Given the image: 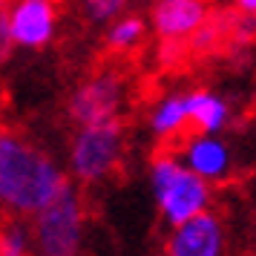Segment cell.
<instances>
[{
	"label": "cell",
	"instance_id": "4",
	"mask_svg": "<svg viewBox=\"0 0 256 256\" xmlns=\"http://www.w3.org/2000/svg\"><path fill=\"white\" fill-rule=\"evenodd\" d=\"M124 162V124L101 121L84 124L70 144V173L78 184H98L116 173Z\"/></svg>",
	"mask_w": 256,
	"mask_h": 256
},
{
	"label": "cell",
	"instance_id": "7",
	"mask_svg": "<svg viewBox=\"0 0 256 256\" xmlns=\"http://www.w3.org/2000/svg\"><path fill=\"white\" fill-rule=\"evenodd\" d=\"M6 26L14 46L44 49L58 29V0H9Z\"/></svg>",
	"mask_w": 256,
	"mask_h": 256
},
{
	"label": "cell",
	"instance_id": "6",
	"mask_svg": "<svg viewBox=\"0 0 256 256\" xmlns=\"http://www.w3.org/2000/svg\"><path fill=\"white\" fill-rule=\"evenodd\" d=\"M224 250H228V224L210 208L170 228V236L164 239L167 256H222Z\"/></svg>",
	"mask_w": 256,
	"mask_h": 256
},
{
	"label": "cell",
	"instance_id": "1",
	"mask_svg": "<svg viewBox=\"0 0 256 256\" xmlns=\"http://www.w3.org/2000/svg\"><path fill=\"white\" fill-rule=\"evenodd\" d=\"M66 173L38 144L0 127V213L32 219L64 187Z\"/></svg>",
	"mask_w": 256,
	"mask_h": 256
},
{
	"label": "cell",
	"instance_id": "9",
	"mask_svg": "<svg viewBox=\"0 0 256 256\" xmlns=\"http://www.w3.org/2000/svg\"><path fill=\"white\" fill-rule=\"evenodd\" d=\"M182 158L208 184H224L233 176V152L219 132H196L182 141Z\"/></svg>",
	"mask_w": 256,
	"mask_h": 256
},
{
	"label": "cell",
	"instance_id": "13",
	"mask_svg": "<svg viewBox=\"0 0 256 256\" xmlns=\"http://www.w3.org/2000/svg\"><path fill=\"white\" fill-rule=\"evenodd\" d=\"M35 250L32 242V224L20 216H3L0 219V256H26Z\"/></svg>",
	"mask_w": 256,
	"mask_h": 256
},
{
	"label": "cell",
	"instance_id": "15",
	"mask_svg": "<svg viewBox=\"0 0 256 256\" xmlns=\"http://www.w3.org/2000/svg\"><path fill=\"white\" fill-rule=\"evenodd\" d=\"M12 46H14V40H12V35H9V26H6V14L0 12V64L6 60L9 52H12Z\"/></svg>",
	"mask_w": 256,
	"mask_h": 256
},
{
	"label": "cell",
	"instance_id": "2",
	"mask_svg": "<svg viewBox=\"0 0 256 256\" xmlns=\"http://www.w3.org/2000/svg\"><path fill=\"white\" fill-rule=\"evenodd\" d=\"M150 187L158 204V216L167 228H176L182 222L193 219L196 213L208 210L213 198V184L193 173L184 164V158H178V152H173L170 147L152 156Z\"/></svg>",
	"mask_w": 256,
	"mask_h": 256
},
{
	"label": "cell",
	"instance_id": "12",
	"mask_svg": "<svg viewBox=\"0 0 256 256\" xmlns=\"http://www.w3.org/2000/svg\"><path fill=\"white\" fill-rule=\"evenodd\" d=\"M144 35H147V24L138 14H118L116 24L110 26L106 32V46L118 52V55H127L132 49H138L144 44Z\"/></svg>",
	"mask_w": 256,
	"mask_h": 256
},
{
	"label": "cell",
	"instance_id": "8",
	"mask_svg": "<svg viewBox=\"0 0 256 256\" xmlns=\"http://www.w3.org/2000/svg\"><path fill=\"white\" fill-rule=\"evenodd\" d=\"M213 12L210 0H156L150 26L162 44H187Z\"/></svg>",
	"mask_w": 256,
	"mask_h": 256
},
{
	"label": "cell",
	"instance_id": "5",
	"mask_svg": "<svg viewBox=\"0 0 256 256\" xmlns=\"http://www.w3.org/2000/svg\"><path fill=\"white\" fill-rule=\"evenodd\" d=\"M124 98H127L124 75L118 70H98L70 95L66 112L78 127L116 121V118H121Z\"/></svg>",
	"mask_w": 256,
	"mask_h": 256
},
{
	"label": "cell",
	"instance_id": "17",
	"mask_svg": "<svg viewBox=\"0 0 256 256\" xmlns=\"http://www.w3.org/2000/svg\"><path fill=\"white\" fill-rule=\"evenodd\" d=\"M6 6H9V0H0V12H6Z\"/></svg>",
	"mask_w": 256,
	"mask_h": 256
},
{
	"label": "cell",
	"instance_id": "11",
	"mask_svg": "<svg viewBox=\"0 0 256 256\" xmlns=\"http://www.w3.org/2000/svg\"><path fill=\"white\" fill-rule=\"evenodd\" d=\"M184 98H187L190 130H196V132H222L230 124V106L222 95L210 92V90H193Z\"/></svg>",
	"mask_w": 256,
	"mask_h": 256
},
{
	"label": "cell",
	"instance_id": "3",
	"mask_svg": "<svg viewBox=\"0 0 256 256\" xmlns=\"http://www.w3.org/2000/svg\"><path fill=\"white\" fill-rule=\"evenodd\" d=\"M35 250L44 256H75L84 242L86 208L75 184H66L58 196L29 219Z\"/></svg>",
	"mask_w": 256,
	"mask_h": 256
},
{
	"label": "cell",
	"instance_id": "14",
	"mask_svg": "<svg viewBox=\"0 0 256 256\" xmlns=\"http://www.w3.org/2000/svg\"><path fill=\"white\" fill-rule=\"evenodd\" d=\"M130 0H84V12L95 24H106L116 20L118 14H124V6Z\"/></svg>",
	"mask_w": 256,
	"mask_h": 256
},
{
	"label": "cell",
	"instance_id": "16",
	"mask_svg": "<svg viewBox=\"0 0 256 256\" xmlns=\"http://www.w3.org/2000/svg\"><path fill=\"white\" fill-rule=\"evenodd\" d=\"M236 12L239 14H248V18H256V0H233Z\"/></svg>",
	"mask_w": 256,
	"mask_h": 256
},
{
	"label": "cell",
	"instance_id": "10",
	"mask_svg": "<svg viewBox=\"0 0 256 256\" xmlns=\"http://www.w3.org/2000/svg\"><path fill=\"white\" fill-rule=\"evenodd\" d=\"M187 130H190V116H187L184 95H164L162 101L150 110V132L162 144L184 141Z\"/></svg>",
	"mask_w": 256,
	"mask_h": 256
}]
</instances>
